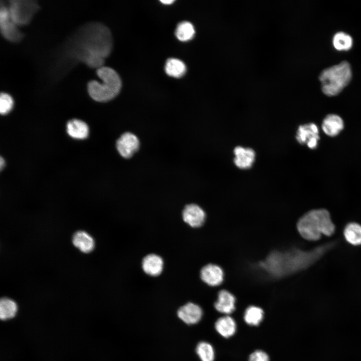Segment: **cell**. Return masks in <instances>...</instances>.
Here are the masks:
<instances>
[{"label": "cell", "instance_id": "6da1fadb", "mask_svg": "<svg viewBox=\"0 0 361 361\" xmlns=\"http://www.w3.org/2000/svg\"><path fill=\"white\" fill-rule=\"evenodd\" d=\"M112 45V35L106 26L98 22L83 25L59 50L53 67L54 77L60 78L80 62L92 68L103 66Z\"/></svg>", "mask_w": 361, "mask_h": 361}, {"label": "cell", "instance_id": "7a4b0ae2", "mask_svg": "<svg viewBox=\"0 0 361 361\" xmlns=\"http://www.w3.org/2000/svg\"><path fill=\"white\" fill-rule=\"evenodd\" d=\"M300 235L309 241L319 240L322 235L330 236L335 231V225L329 213L325 209L312 210L303 215L297 224Z\"/></svg>", "mask_w": 361, "mask_h": 361}, {"label": "cell", "instance_id": "3957f363", "mask_svg": "<svg viewBox=\"0 0 361 361\" xmlns=\"http://www.w3.org/2000/svg\"><path fill=\"white\" fill-rule=\"evenodd\" d=\"M102 83L91 80L88 83L90 96L95 101L104 102L112 100L120 92L121 80L118 74L112 68L102 66L97 70Z\"/></svg>", "mask_w": 361, "mask_h": 361}, {"label": "cell", "instance_id": "277c9868", "mask_svg": "<svg viewBox=\"0 0 361 361\" xmlns=\"http://www.w3.org/2000/svg\"><path fill=\"white\" fill-rule=\"evenodd\" d=\"M351 75L350 66L345 61L323 70L319 76L322 92L328 96L337 95L349 83Z\"/></svg>", "mask_w": 361, "mask_h": 361}, {"label": "cell", "instance_id": "5b68a950", "mask_svg": "<svg viewBox=\"0 0 361 361\" xmlns=\"http://www.w3.org/2000/svg\"><path fill=\"white\" fill-rule=\"evenodd\" d=\"M12 20L19 26L30 23L40 6L36 1L11 0L8 7Z\"/></svg>", "mask_w": 361, "mask_h": 361}, {"label": "cell", "instance_id": "8992f818", "mask_svg": "<svg viewBox=\"0 0 361 361\" xmlns=\"http://www.w3.org/2000/svg\"><path fill=\"white\" fill-rule=\"evenodd\" d=\"M12 20L8 7L1 3L0 8V30L2 36L7 40L17 43L23 38L24 34Z\"/></svg>", "mask_w": 361, "mask_h": 361}, {"label": "cell", "instance_id": "52a82bcc", "mask_svg": "<svg viewBox=\"0 0 361 361\" xmlns=\"http://www.w3.org/2000/svg\"><path fill=\"white\" fill-rule=\"evenodd\" d=\"M296 138L299 143H306L309 148L315 149L320 138L318 128L313 123L300 125Z\"/></svg>", "mask_w": 361, "mask_h": 361}, {"label": "cell", "instance_id": "ba28073f", "mask_svg": "<svg viewBox=\"0 0 361 361\" xmlns=\"http://www.w3.org/2000/svg\"><path fill=\"white\" fill-rule=\"evenodd\" d=\"M139 141L136 135L130 132L123 134L117 140V149L120 154L128 158L131 157L138 149Z\"/></svg>", "mask_w": 361, "mask_h": 361}, {"label": "cell", "instance_id": "9c48e42d", "mask_svg": "<svg viewBox=\"0 0 361 361\" xmlns=\"http://www.w3.org/2000/svg\"><path fill=\"white\" fill-rule=\"evenodd\" d=\"M205 217L204 211L196 204L187 205L182 212L183 221L192 228H198L203 225Z\"/></svg>", "mask_w": 361, "mask_h": 361}, {"label": "cell", "instance_id": "30bf717a", "mask_svg": "<svg viewBox=\"0 0 361 361\" xmlns=\"http://www.w3.org/2000/svg\"><path fill=\"white\" fill-rule=\"evenodd\" d=\"M177 314L179 319L187 324H194L200 321L203 310L198 305L189 302L181 306Z\"/></svg>", "mask_w": 361, "mask_h": 361}, {"label": "cell", "instance_id": "8fae6325", "mask_svg": "<svg viewBox=\"0 0 361 361\" xmlns=\"http://www.w3.org/2000/svg\"><path fill=\"white\" fill-rule=\"evenodd\" d=\"M223 271L218 265L209 264L204 266L201 270L202 280L209 285L215 286L220 285L223 280Z\"/></svg>", "mask_w": 361, "mask_h": 361}, {"label": "cell", "instance_id": "7c38bea8", "mask_svg": "<svg viewBox=\"0 0 361 361\" xmlns=\"http://www.w3.org/2000/svg\"><path fill=\"white\" fill-rule=\"evenodd\" d=\"M142 268L145 273L151 276L159 275L163 268V261L162 258L155 254H149L142 259Z\"/></svg>", "mask_w": 361, "mask_h": 361}, {"label": "cell", "instance_id": "4fadbf2b", "mask_svg": "<svg viewBox=\"0 0 361 361\" xmlns=\"http://www.w3.org/2000/svg\"><path fill=\"white\" fill-rule=\"evenodd\" d=\"M235 164L239 168L246 169L253 164L255 157V152L251 148L237 146L234 150Z\"/></svg>", "mask_w": 361, "mask_h": 361}, {"label": "cell", "instance_id": "5bb4252c", "mask_svg": "<svg viewBox=\"0 0 361 361\" xmlns=\"http://www.w3.org/2000/svg\"><path fill=\"white\" fill-rule=\"evenodd\" d=\"M235 296L227 290H222L218 293V299L214 304L215 309L219 312L229 314L235 309Z\"/></svg>", "mask_w": 361, "mask_h": 361}, {"label": "cell", "instance_id": "9a60e30c", "mask_svg": "<svg viewBox=\"0 0 361 361\" xmlns=\"http://www.w3.org/2000/svg\"><path fill=\"white\" fill-rule=\"evenodd\" d=\"M344 127L342 118L333 114L327 115L323 120L322 129L323 132L329 136L338 135Z\"/></svg>", "mask_w": 361, "mask_h": 361}, {"label": "cell", "instance_id": "2e32d148", "mask_svg": "<svg viewBox=\"0 0 361 361\" xmlns=\"http://www.w3.org/2000/svg\"><path fill=\"white\" fill-rule=\"evenodd\" d=\"M217 331L222 336L229 338L236 332L237 325L235 320L229 316L219 318L215 324Z\"/></svg>", "mask_w": 361, "mask_h": 361}, {"label": "cell", "instance_id": "e0dca14e", "mask_svg": "<svg viewBox=\"0 0 361 361\" xmlns=\"http://www.w3.org/2000/svg\"><path fill=\"white\" fill-rule=\"evenodd\" d=\"M72 242L74 245L83 253H89L94 248L93 238L84 231L77 232L73 237Z\"/></svg>", "mask_w": 361, "mask_h": 361}, {"label": "cell", "instance_id": "ac0fdd59", "mask_svg": "<svg viewBox=\"0 0 361 361\" xmlns=\"http://www.w3.org/2000/svg\"><path fill=\"white\" fill-rule=\"evenodd\" d=\"M67 132L74 138L84 139L88 135L89 128L86 123L83 121L74 119L68 122Z\"/></svg>", "mask_w": 361, "mask_h": 361}, {"label": "cell", "instance_id": "d6986e66", "mask_svg": "<svg viewBox=\"0 0 361 361\" xmlns=\"http://www.w3.org/2000/svg\"><path fill=\"white\" fill-rule=\"evenodd\" d=\"M343 236L350 245H361V225L355 222L348 223L344 228Z\"/></svg>", "mask_w": 361, "mask_h": 361}, {"label": "cell", "instance_id": "ffe728a7", "mask_svg": "<svg viewBox=\"0 0 361 361\" xmlns=\"http://www.w3.org/2000/svg\"><path fill=\"white\" fill-rule=\"evenodd\" d=\"M165 71L169 76L180 78L185 74L186 67L185 63L181 60L170 58L168 59L165 63Z\"/></svg>", "mask_w": 361, "mask_h": 361}, {"label": "cell", "instance_id": "44dd1931", "mask_svg": "<svg viewBox=\"0 0 361 361\" xmlns=\"http://www.w3.org/2000/svg\"><path fill=\"white\" fill-rule=\"evenodd\" d=\"M18 311V306L15 301L9 298H3L0 301V317L7 320L15 317Z\"/></svg>", "mask_w": 361, "mask_h": 361}, {"label": "cell", "instance_id": "7402d4cb", "mask_svg": "<svg viewBox=\"0 0 361 361\" xmlns=\"http://www.w3.org/2000/svg\"><path fill=\"white\" fill-rule=\"evenodd\" d=\"M264 317V311L260 307L250 306L245 310L244 318L246 323L250 325H258Z\"/></svg>", "mask_w": 361, "mask_h": 361}, {"label": "cell", "instance_id": "603a6c76", "mask_svg": "<svg viewBox=\"0 0 361 361\" xmlns=\"http://www.w3.org/2000/svg\"><path fill=\"white\" fill-rule=\"evenodd\" d=\"M332 44L334 48L338 51H348L351 48L353 41L349 35L339 32L334 35Z\"/></svg>", "mask_w": 361, "mask_h": 361}, {"label": "cell", "instance_id": "cb8c5ba5", "mask_svg": "<svg viewBox=\"0 0 361 361\" xmlns=\"http://www.w3.org/2000/svg\"><path fill=\"white\" fill-rule=\"evenodd\" d=\"M195 31L193 25L189 22H183L177 26L175 35L180 41H188L194 36Z\"/></svg>", "mask_w": 361, "mask_h": 361}, {"label": "cell", "instance_id": "d4e9b609", "mask_svg": "<svg viewBox=\"0 0 361 361\" xmlns=\"http://www.w3.org/2000/svg\"><path fill=\"white\" fill-rule=\"evenodd\" d=\"M196 352L202 361H214L215 358L214 349L208 342H200L197 346Z\"/></svg>", "mask_w": 361, "mask_h": 361}, {"label": "cell", "instance_id": "484cf974", "mask_svg": "<svg viewBox=\"0 0 361 361\" xmlns=\"http://www.w3.org/2000/svg\"><path fill=\"white\" fill-rule=\"evenodd\" d=\"M14 105L12 96L9 94L2 92L0 95V112L5 115L11 111Z\"/></svg>", "mask_w": 361, "mask_h": 361}, {"label": "cell", "instance_id": "4316f807", "mask_svg": "<svg viewBox=\"0 0 361 361\" xmlns=\"http://www.w3.org/2000/svg\"><path fill=\"white\" fill-rule=\"evenodd\" d=\"M249 361H269V357L264 351L257 350L250 355Z\"/></svg>", "mask_w": 361, "mask_h": 361}, {"label": "cell", "instance_id": "83f0119b", "mask_svg": "<svg viewBox=\"0 0 361 361\" xmlns=\"http://www.w3.org/2000/svg\"><path fill=\"white\" fill-rule=\"evenodd\" d=\"M162 4L165 5H170L174 2L173 0H163L160 1Z\"/></svg>", "mask_w": 361, "mask_h": 361}, {"label": "cell", "instance_id": "f1b7e54d", "mask_svg": "<svg viewBox=\"0 0 361 361\" xmlns=\"http://www.w3.org/2000/svg\"><path fill=\"white\" fill-rule=\"evenodd\" d=\"M5 165V161L3 158L1 157L0 159V167L2 169Z\"/></svg>", "mask_w": 361, "mask_h": 361}]
</instances>
